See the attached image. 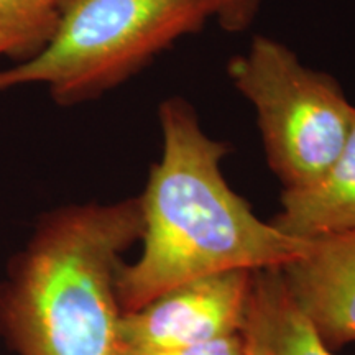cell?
Returning a JSON list of instances; mask_svg holds the SVG:
<instances>
[{"label":"cell","mask_w":355,"mask_h":355,"mask_svg":"<svg viewBox=\"0 0 355 355\" xmlns=\"http://www.w3.org/2000/svg\"><path fill=\"white\" fill-rule=\"evenodd\" d=\"M158 117L162 158L139 196L144 247L135 263H122L117 273L122 314L191 279L232 270L283 268L308 250L309 241L259 219L230 188L220 170L229 145L204 132L188 101H163Z\"/></svg>","instance_id":"1"},{"label":"cell","mask_w":355,"mask_h":355,"mask_svg":"<svg viewBox=\"0 0 355 355\" xmlns=\"http://www.w3.org/2000/svg\"><path fill=\"white\" fill-rule=\"evenodd\" d=\"M140 198L42 217L0 286V334L19 355H119L122 254L141 239Z\"/></svg>","instance_id":"2"},{"label":"cell","mask_w":355,"mask_h":355,"mask_svg":"<svg viewBox=\"0 0 355 355\" xmlns=\"http://www.w3.org/2000/svg\"><path fill=\"white\" fill-rule=\"evenodd\" d=\"M219 12L220 0H63L46 46L0 69V92L44 84L58 105L97 99Z\"/></svg>","instance_id":"3"},{"label":"cell","mask_w":355,"mask_h":355,"mask_svg":"<svg viewBox=\"0 0 355 355\" xmlns=\"http://www.w3.org/2000/svg\"><path fill=\"white\" fill-rule=\"evenodd\" d=\"M227 73L254 105L266 162L283 189L318 180L344 148L355 122V105L339 83L263 35L229 61Z\"/></svg>","instance_id":"4"},{"label":"cell","mask_w":355,"mask_h":355,"mask_svg":"<svg viewBox=\"0 0 355 355\" xmlns=\"http://www.w3.org/2000/svg\"><path fill=\"white\" fill-rule=\"evenodd\" d=\"M254 272L232 270L191 279L125 313L119 322V347L165 350L191 347L241 334Z\"/></svg>","instance_id":"5"},{"label":"cell","mask_w":355,"mask_h":355,"mask_svg":"<svg viewBox=\"0 0 355 355\" xmlns=\"http://www.w3.org/2000/svg\"><path fill=\"white\" fill-rule=\"evenodd\" d=\"M279 270L327 347L355 343V232L309 241L300 259Z\"/></svg>","instance_id":"6"},{"label":"cell","mask_w":355,"mask_h":355,"mask_svg":"<svg viewBox=\"0 0 355 355\" xmlns=\"http://www.w3.org/2000/svg\"><path fill=\"white\" fill-rule=\"evenodd\" d=\"M279 206L272 224L300 241L355 232V122L331 166L303 188L283 189Z\"/></svg>","instance_id":"7"},{"label":"cell","mask_w":355,"mask_h":355,"mask_svg":"<svg viewBox=\"0 0 355 355\" xmlns=\"http://www.w3.org/2000/svg\"><path fill=\"white\" fill-rule=\"evenodd\" d=\"M242 339L245 355H336L291 298L279 268L254 272Z\"/></svg>","instance_id":"8"},{"label":"cell","mask_w":355,"mask_h":355,"mask_svg":"<svg viewBox=\"0 0 355 355\" xmlns=\"http://www.w3.org/2000/svg\"><path fill=\"white\" fill-rule=\"evenodd\" d=\"M63 0H0V56L24 63L55 33Z\"/></svg>","instance_id":"9"},{"label":"cell","mask_w":355,"mask_h":355,"mask_svg":"<svg viewBox=\"0 0 355 355\" xmlns=\"http://www.w3.org/2000/svg\"><path fill=\"white\" fill-rule=\"evenodd\" d=\"M119 355H245L241 334L224 337L212 343L191 345V347L165 349V350H130L119 347Z\"/></svg>","instance_id":"10"},{"label":"cell","mask_w":355,"mask_h":355,"mask_svg":"<svg viewBox=\"0 0 355 355\" xmlns=\"http://www.w3.org/2000/svg\"><path fill=\"white\" fill-rule=\"evenodd\" d=\"M261 0H220L217 21L229 32H242L255 19Z\"/></svg>","instance_id":"11"}]
</instances>
